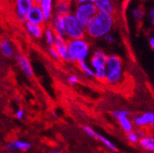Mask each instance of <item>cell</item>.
Here are the masks:
<instances>
[{
	"mask_svg": "<svg viewBox=\"0 0 154 153\" xmlns=\"http://www.w3.org/2000/svg\"><path fill=\"white\" fill-rule=\"evenodd\" d=\"M115 17L97 12L85 25L86 37L89 40H100L111 33L115 26Z\"/></svg>",
	"mask_w": 154,
	"mask_h": 153,
	"instance_id": "1",
	"label": "cell"
},
{
	"mask_svg": "<svg viewBox=\"0 0 154 153\" xmlns=\"http://www.w3.org/2000/svg\"><path fill=\"white\" fill-rule=\"evenodd\" d=\"M67 47L72 63H79L86 61L91 55V42L86 37L68 40Z\"/></svg>",
	"mask_w": 154,
	"mask_h": 153,
	"instance_id": "2",
	"label": "cell"
},
{
	"mask_svg": "<svg viewBox=\"0 0 154 153\" xmlns=\"http://www.w3.org/2000/svg\"><path fill=\"white\" fill-rule=\"evenodd\" d=\"M124 74L122 59L117 54L107 55L106 59V75L105 83L110 86L118 85Z\"/></svg>",
	"mask_w": 154,
	"mask_h": 153,
	"instance_id": "3",
	"label": "cell"
},
{
	"mask_svg": "<svg viewBox=\"0 0 154 153\" xmlns=\"http://www.w3.org/2000/svg\"><path fill=\"white\" fill-rule=\"evenodd\" d=\"M106 53L100 49L94 50L89 57V63L94 71V79L105 83L106 75Z\"/></svg>",
	"mask_w": 154,
	"mask_h": 153,
	"instance_id": "4",
	"label": "cell"
},
{
	"mask_svg": "<svg viewBox=\"0 0 154 153\" xmlns=\"http://www.w3.org/2000/svg\"><path fill=\"white\" fill-rule=\"evenodd\" d=\"M65 20V38L67 40L80 39L86 37L85 27L77 20L73 13L64 17Z\"/></svg>",
	"mask_w": 154,
	"mask_h": 153,
	"instance_id": "5",
	"label": "cell"
},
{
	"mask_svg": "<svg viewBox=\"0 0 154 153\" xmlns=\"http://www.w3.org/2000/svg\"><path fill=\"white\" fill-rule=\"evenodd\" d=\"M97 9L95 8L94 2L90 3H83V4H77L73 8V14L76 17L79 22L85 27L88 21L91 18L97 13Z\"/></svg>",
	"mask_w": 154,
	"mask_h": 153,
	"instance_id": "6",
	"label": "cell"
},
{
	"mask_svg": "<svg viewBox=\"0 0 154 153\" xmlns=\"http://www.w3.org/2000/svg\"><path fill=\"white\" fill-rule=\"evenodd\" d=\"M35 4L32 0H14V8L17 20L24 24L27 20V15Z\"/></svg>",
	"mask_w": 154,
	"mask_h": 153,
	"instance_id": "7",
	"label": "cell"
},
{
	"mask_svg": "<svg viewBox=\"0 0 154 153\" xmlns=\"http://www.w3.org/2000/svg\"><path fill=\"white\" fill-rule=\"evenodd\" d=\"M134 126L140 129H154V113L144 112L133 117Z\"/></svg>",
	"mask_w": 154,
	"mask_h": 153,
	"instance_id": "8",
	"label": "cell"
},
{
	"mask_svg": "<svg viewBox=\"0 0 154 153\" xmlns=\"http://www.w3.org/2000/svg\"><path fill=\"white\" fill-rule=\"evenodd\" d=\"M26 21H29L30 23L37 24V25H42V26H45L48 24L42 9L37 4H35L31 8V9L29 11Z\"/></svg>",
	"mask_w": 154,
	"mask_h": 153,
	"instance_id": "9",
	"label": "cell"
},
{
	"mask_svg": "<svg viewBox=\"0 0 154 153\" xmlns=\"http://www.w3.org/2000/svg\"><path fill=\"white\" fill-rule=\"evenodd\" d=\"M67 39L63 36L56 35L55 41H54V47L56 48L58 53H59L61 60L66 63H72L69 51H68V47H67Z\"/></svg>",
	"mask_w": 154,
	"mask_h": 153,
	"instance_id": "10",
	"label": "cell"
},
{
	"mask_svg": "<svg viewBox=\"0 0 154 153\" xmlns=\"http://www.w3.org/2000/svg\"><path fill=\"white\" fill-rule=\"evenodd\" d=\"M16 62L17 63L18 68L20 71L29 78H32L34 76V72L31 66V63L29 62V59L28 57L22 53H19L16 55Z\"/></svg>",
	"mask_w": 154,
	"mask_h": 153,
	"instance_id": "11",
	"label": "cell"
},
{
	"mask_svg": "<svg viewBox=\"0 0 154 153\" xmlns=\"http://www.w3.org/2000/svg\"><path fill=\"white\" fill-rule=\"evenodd\" d=\"M73 2L68 0H55L54 14L65 17L73 12Z\"/></svg>",
	"mask_w": 154,
	"mask_h": 153,
	"instance_id": "12",
	"label": "cell"
},
{
	"mask_svg": "<svg viewBox=\"0 0 154 153\" xmlns=\"http://www.w3.org/2000/svg\"><path fill=\"white\" fill-rule=\"evenodd\" d=\"M48 24L51 27V29L54 30L56 35H60V36L65 37V20H64V17L54 14Z\"/></svg>",
	"mask_w": 154,
	"mask_h": 153,
	"instance_id": "13",
	"label": "cell"
},
{
	"mask_svg": "<svg viewBox=\"0 0 154 153\" xmlns=\"http://www.w3.org/2000/svg\"><path fill=\"white\" fill-rule=\"evenodd\" d=\"M31 148V143L21 139H13L6 144V149L8 151L25 152Z\"/></svg>",
	"mask_w": 154,
	"mask_h": 153,
	"instance_id": "14",
	"label": "cell"
},
{
	"mask_svg": "<svg viewBox=\"0 0 154 153\" xmlns=\"http://www.w3.org/2000/svg\"><path fill=\"white\" fill-rule=\"evenodd\" d=\"M44 27L42 25H37L30 23L29 21H26L24 23V28L28 35H29L32 39L35 40H41L43 38V33H44Z\"/></svg>",
	"mask_w": 154,
	"mask_h": 153,
	"instance_id": "15",
	"label": "cell"
},
{
	"mask_svg": "<svg viewBox=\"0 0 154 153\" xmlns=\"http://www.w3.org/2000/svg\"><path fill=\"white\" fill-rule=\"evenodd\" d=\"M94 4L95 5V8L98 12L115 15L116 7L113 0H94Z\"/></svg>",
	"mask_w": 154,
	"mask_h": 153,
	"instance_id": "16",
	"label": "cell"
},
{
	"mask_svg": "<svg viewBox=\"0 0 154 153\" xmlns=\"http://www.w3.org/2000/svg\"><path fill=\"white\" fill-rule=\"evenodd\" d=\"M54 4L55 0H41V2L38 4L44 13L47 23H49L51 18L54 15Z\"/></svg>",
	"mask_w": 154,
	"mask_h": 153,
	"instance_id": "17",
	"label": "cell"
},
{
	"mask_svg": "<svg viewBox=\"0 0 154 153\" xmlns=\"http://www.w3.org/2000/svg\"><path fill=\"white\" fill-rule=\"evenodd\" d=\"M0 50L7 58H13L15 55V50L12 42L8 38H2L0 40Z\"/></svg>",
	"mask_w": 154,
	"mask_h": 153,
	"instance_id": "18",
	"label": "cell"
},
{
	"mask_svg": "<svg viewBox=\"0 0 154 153\" xmlns=\"http://www.w3.org/2000/svg\"><path fill=\"white\" fill-rule=\"evenodd\" d=\"M118 123L119 124V127H121V129L125 132V133H129L131 131L134 130V123L133 120H131L129 118L128 116H121V117H118L116 118Z\"/></svg>",
	"mask_w": 154,
	"mask_h": 153,
	"instance_id": "19",
	"label": "cell"
},
{
	"mask_svg": "<svg viewBox=\"0 0 154 153\" xmlns=\"http://www.w3.org/2000/svg\"><path fill=\"white\" fill-rule=\"evenodd\" d=\"M55 38H56V33L51 29V27L49 24L45 25L44 33H43V39H44L46 44L48 45V47H51V46L54 45Z\"/></svg>",
	"mask_w": 154,
	"mask_h": 153,
	"instance_id": "20",
	"label": "cell"
},
{
	"mask_svg": "<svg viewBox=\"0 0 154 153\" xmlns=\"http://www.w3.org/2000/svg\"><path fill=\"white\" fill-rule=\"evenodd\" d=\"M140 146L149 151L154 152V136H144L140 139L139 142Z\"/></svg>",
	"mask_w": 154,
	"mask_h": 153,
	"instance_id": "21",
	"label": "cell"
},
{
	"mask_svg": "<svg viewBox=\"0 0 154 153\" xmlns=\"http://www.w3.org/2000/svg\"><path fill=\"white\" fill-rule=\"evenodd\" d=\"M78 65L79 70L86 76L88 78H94V71L92 68V66L90 65L89 63H87L86 61L81 62L79 63H77Z\"/></svg>",
	"mask_w": 154,
	"mask_h": 153,
	"instance_id": "22",
	"label": "cell"
},
{
	"mask_svg": "<svg viewBox=\"0 0 154 153\" xmlns=\"http://www.w3.org/2000/svg\"><path fill=\"white\" fill-rule=\"evenodd\" d=\"M94 139H95L96 140H98L99 142H101L106 148H107L108 149H110L112 151H117L118 150V147L116 146L110 139H108L105 136L101 135V134H98L97 132L95 133V136H94Z\"/></svg>",
	"mask_w": 154,
	"mask_h": 153,
	"instance_id": "23",
	"label": "cell"
},
{
	"mask_svg": "<svg viewBox=\"0 0 154 153\" xmlns=\"http://www.w3.org/2000/svg\"><path fill=\"white\" fill-rule=\"evenodd\" d=\"M131 15L135 21L140 23L143 21L145 17V10L142 7H135L131 10Z\"/></svg>",
	"mask_w": 154,
	"mask_h": 153,
	"instance_id": "24",
	"label": "cell"
},
{
	"mask_svg": "<svg viewBox=\"0 0 154 153\" xmlns=\"http://www.w3.org/2000/svg\"><path fill=\"white\" fill-rule=\"evenodd\" d=\"M140 139H141V137L140 135V133L134 131V130L127 134V139L131 144H138L140 142Z\"/></svg>",
	"mask_w": 154,
	"mask_h": 153,
	"instance_id": "25",
	"label": "cell"
},
{
	"mask_svg": "<svg viewBox=\"0 0 154 153\" xmlns=\"http://www.w3.org/2000/svg\"><path fill=\"white\" fill-rule=\"evenodd\" d=\"M48 54L50 55V57L52 59V60H54V61H56V62H60V61H62L61 60V57H60V55H59V53H58V51H57V50H56V48L54 47V46H51V47H48Z\"/></svg>",
	"mask_w": 154,
	"mask_h": 153,
	"instance_id": "26",
	"label": "cell"
},
{
	"mask_svg": "<svg viewBox=\"0 0 154 153\" xmlns=\"http://www.w3.org/2000/svg\"><path fill=\"white\" fill-rule=\"evenodd\" d=\"M112 116L113 118H118L121 116H128L130 117V112L127 109H118V110H114L112 112Z\"/></svg>",
	"mask_w": 154,
	"mask_h": 153,
	"instance_id": "27",
	"label": "cell"
},
{
	"mask_svg": "<svg viewBox=\"0 0 154 153\" xmlns=\"http://www.w3.org/2000/svg\"><path fill=\"white\" fill-rule=\"evenodd\" d=\"M83 130H84V132L86 134V135H88L89 137H91V138H94V136H95V133H96V131L95 130H94L91 127H89V126H83Z\"/></svg>",
	"mask_w": 154,
	"mask_h": 153,
	"instance_id": "28",
	"label": "cell"
},
{
	"mask_svg": "<svg viewBox=\"0 0 154 153\" xmlns=\"http://www.w3.org/2000/svg\"><path fill=\"white\" fill-rule=\"evenodd\" d=\"M148 20L149 24L154 28V5L148 11Z\"/></svg>",
	"mask_w": 154,
	"mask_h": 153,
	"instance_id": "29",
	"label": "cell"
},
{
	"mask_svg": "<svg viewBox=\"0 0 154 153\" xmlns=\"http://www.w3.org/2000/svg\"><path fill=\"white\" fill-rule=\"evenodd\" d=\"M103 40H104V41H105L106 43H107V44H109V45H111V44H113V43L116 42V38H115V36H114L112 33H109V34H107L106 36H105V37L103 38Z\"/></svg>",
	"mask_w": 154,
	"mask_h": 153,
	"instance_id": "30",
	"label": "cell"
},
{
	"mask_svg": "<svg viewBox=\"0 0 154 153\" xmlns=\"http://www.w3.org/2000/svg\"><path fill=\"white\" fill-rule=\"evenodd\" d=\"M15 117L18 120H22L25 118V110L23 108H19L16 111L15 113Z\"/></svg>",
	"mask_w": 154,
	"mask_h": 153,
	"instance_id": "31",
	"label": "cell"
},
{
	"mask_svg": "<svg viewBox=\"0 0 154 153\" xmlns=\"http://www.w3.org/2000/svg\"><path fill=\"white\" fill-rule=\"evenodd\" d=\"M68 82L71 84H72V85H74V84H77L79 82H80V79H79V77L77 75H74V74H72V75H69L68 76Z\"/></svg>",
	"mask_w": 154,
	"mask_h": 153,
	"instance_id": "32",
	"label": "cell"
},
{
	"mask_svg": "<svg viewBox=\"0 0 154 153\" xmlns=\"http://www.w3.org/2000/svg\"><path fill=\"white\" fill-rule=\"evenodd\" d=\"M94 0H72V2L77 5V4H83V3H90V2H94Z\"/></svg>",
	"mask_w": 154,
	"mask_h": 153,
	"instance_id": "33",
	"label": "cell"
},
{
	"mask_svg": "<svg viewBox=\"0 0 154 153\" xmlns=\"http://www.w3.org/2000/svg\"><path fill=\"white\" fill-rule=\"evenodd\" d=\"M149 44L150 48L154 50V34L149 37Z\"/></svg>",
	"mask_w": 154,
	"mask_h": 153,
	"instance_id": "34",
	"label": "cell"
},
{
	"mask_svg": "<svg viewBox=\"0 0 154 153\" xmlns=\"http://www.w3.org/2000/svg\"><path fill=\"white\" fill-rule=\"evenodd\" d=\"M51 153H66V152H63V151H60V150H52Z\"/></svg>",
	"mask_w": 154,
	"mask_h": 153,
	"instance_id": "35",
	"label": "cell"
},
{
	"mask_svg": "<svg viewBox=\"0 0 154 153\" xmlns=\"http://www.w3.org/2000/svg\"><path fill=\"white\" fill-rule=\"evenodd\" d=\"M32 2L34 3V4H38V3H40L41 2V0H32Z\"/></svg>",
	"mask_w": 154,
	"mask_h": 153,
	"instance_id": "36",
	"label": "cell"
},
{
	"mask_svg": "<svg viewBox=\"0 0 154 153\" xmlns=\"http://www.w3.org/2000/svg\"><path fill=\"white\" fill-rule=\"evenodd\" d=\"M68 1H72V0H68Z\"/></svg>",
	"mask_w": 154,
	"mask_h": 153,
	"instance_id": "37",
	"label": "cell"
}]
</instances>
